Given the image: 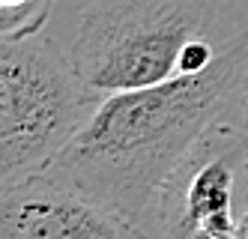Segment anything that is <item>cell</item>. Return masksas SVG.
<instances>
[{
	"mask_svg": "<svg viewBox=\"0 0 248 239\" xmlns=\"http://www.w3.org/2000/svg\"><path fill=\"white\" fill-rule=\"evenodd\" d=\"M245 75L248 30H239L227 36L218 60L201 75L105 96L45 174L144 224L173 168L212 123L233 111Z\"/></svg>",
	"mask_w": 248,
	"mask_h": 239,
	"instance_id": "cell-1",
	"label": "cell"
},
{
	"mask_svg": "<svg viewBox=\"0 0 248 239\" xmlns=\"http://www.w3.org/2000/svg\"><path fill=\"white\" fill-rule=\"evenodd\" d=\"M203 36H216L209 0H90L69 60L84 87L105 99L176 78L183 51Z\"/></svg>",
	"mask_w": 248,
	"mask_h": 239,
	"instance_id": "cell-2",
	"label": "cell"
},
{
	"mask_svg": "<svg viewBox=\"0 0 248 239\" xmlns=\"http://www.w3.org/2000/svg\"><path fill=\"white\" fill-rule=\"evenodd\" d=\"M102 99L48 36L0 48V186L45 174Z\"/></svg>",
	"mask_w": 248,
	"mask_h": 239,
	"instance_id": "cell-3",
	"label": "cell"
},
{
	"mask_svg": "<svg viewBox=\"0 0 248 239\" xmlns=\"http://www.w3.org/2000/svg\"><path fill=\"white\" fill-rule=\"evenodd\" d=\"M248 174V132L218 117L165 179L155 218L165 239H236Z\"/></svg>",
	"mask_w": 248,
	"mask_h": 239,
	"instance_id": "cell-4",
	"label": "cell"
},
{
	"mask_svg": "<svg viewBox=\"0 0 248 239\" xmlns=\"http://www.w3.org/2000/svg\"><path fill=\"white\" fill-rule=\"evenodd\" d=\"M0 239H147V233L48 174H36L3 186Z\"/></svg>",
	"mask_w": 248,
	"mask_h": 239,
	"instance_id": "cell-5",
	"label": "cell"
},
{
	"mask_svg": "<svg viewBox=\"0 0 248 239\" xmlns=\"http://www.w3.org/2000/svg\"><path fill=\"white\" fill-rule=\"evenodd\" d=\"M57 0H0V39L18 42L39 36Z\"/></svg>",
	"mask_w": 248,
	"mask_h": 239,
	"instance_id": "cell-6",
	"label": "cell"
},
{
	"mask_svg": "<svg viewBox=\"0 0 248 239\" xmlns=\"http://www.w3.org/2000/svg\"><path fill=\"white\" fill-rule=\"evenodd\" d=\"M236 120L242 123V128L248 132V75H245V84H242V90H239V99H236Z\"/></svg>",
	"mask_w": 248,
	"mask_h": 239,
	"instance_id": "cell-7",
	"label": "cell"
},
{
	"mask_svg": "<svg viewBox=\"0 0 248 239\" xmlns=\"http://www.w3.org/2000/svg\"><path fill=\"white\" fill-rule=\"evenodd\" d=\"M236 239H248V209H242V215H239V227H236Z\"/></svg>",
	"mask_w": 248,
	"mask_h": 239,
	"instance_id": "cell-8",
	"label": "cell"
}]
</instances>
